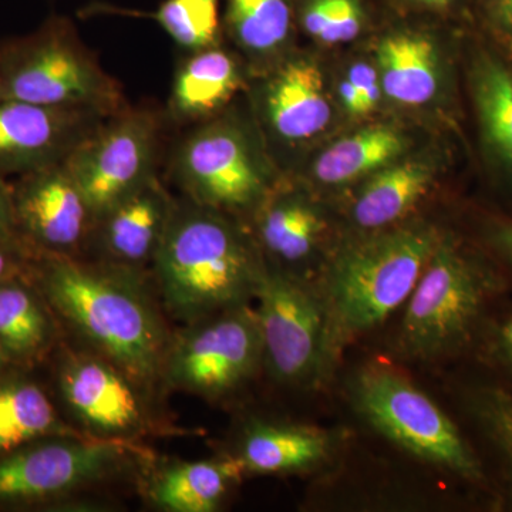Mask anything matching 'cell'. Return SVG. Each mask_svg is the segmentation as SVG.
Wrapping results in <instances>:
<instances>
[{
	"instance_id": "obj_38",
	"label": "cell",
	"mask_w": 512,
	"mask_h": 512,
	"mask_svg": "<svg viewBox=\"0 0 512 512\" xmlns=\"http://www.w3.org/2000/svg\"><path fill=\"white\" fill-rule=\"evenodd\" d=\"M498 15L504 23L512 26V0H498Z\"/></svg>"
},
{
	"instance_id": "obj_14",
	"label": "cell",
	"mask_w": 512,
	"mask_h": 512,
	"mask_svg": "<svg viewBox=\"0 0 512 512\" xmlns=\"http://www.w3.org/2000/svg\"><path fill=\"white\" fill-rule=\"evenodd\" d=\"M137 386L97 353L70 356L60 372L64 402L97 439L126 441L146 430V407Z\"/></svg>"
},
{
	"instance_id": "obj_6",
	"label": "cell",
	"mask_w": 512,
	"mask_h": 512,
	"mask_svg": "<svg viewBox=\"0 0 512 512\" xmlns=\"http://www.w3.org/2000/svg\"><path fill=\"white\" fill-rule=\"evenodd\" d=\"M164 110L131 106L101 121L64 161L82 190L94 221L158 175L165 156Z\"/></svg>"
},
{
	"instance_id": "obj_36",
	"label": "cell",
	"mask_w": 512,
	"mask_h": 512,
	"mask_svg": "<svg viewBox=\"0 0 512 512\" xmlns=\"http://www.w3.org/2000/svg\"><path fill=\"white\" fill-rule=\"evenodd\" d=\"M414 8L434 10V12H446L457 5L458 0H402Z\"/></svg>"
},
{
	"instance_id": "obj_15",
	"label": "cell",
	"mask_w": 512,
	"mask_h": 512,
	"mask_svg": "<svg viewBox=\"0 0 512 512\" xmlns=\"http://www.w3.org/2000/svg\"><path fill=\"white\" fill-rule=\"evenodd\" d=\"M175 204L161 178H154L94 221L86 251L103 264L143 275L153 265Z\"/></svg>"
},
{
	"instance_id": "obj_2",
	"label": "cell",
	"mask_w": 512,
	"mask_h": 512,
	"mask_svg": "<svg viewBox=\"0 0 512 512\" xmlns=\"http://www.w3.org/2000/svg\"><path fill=\"white\" fill-rule=\"evenodd\" d=\"M151 269L165 309L192 325L255 298L265 266L228 214L183 197Z\"/></svg>"
},
{
	"instance_id": "obj_10",
	"label": "cell",
	"mask_w": 512,
	"mask_h": 512,
	"mask_svg": "<svg viewBox=\"0 0 512 512\" xmlns=\"http://www.w3.org/2000/svg\"><path fill=\"white\" fill-rule=\"evenodd\" d=\"M255 299L258 301L262 360L284 383L318 376L328 362V322L323 299L284 272L265 268Z\"/></svg>"
},
{
	"instance_id": "obj_7",
	"label": "cell",
	"mask_w": 512,
	"mask_h": 512,
	"mask_svg": "<svg viewBox=\"0 0 512 512\" xmlns=\"http://www.w3.org/2000/svg\"><path fill=\"white\" fill-rule=\"evenodd\" d=\"M357 412L376 431L421 460L466 478L483 477L456 424L426 393L387 369H367L353 384Z\"/></svg>"
},
{
	"instance_id": "obj_22",
	"label": "cell",
	"mask_w": 512,
	"mask_h": 512,
	"mask_svg": "<svg viewBox=\"0 0 512 512\" xmlns=\"http://www.w3.org/2000/svg\"><path fill=\"white\" fill-rule=\"evenodd\" d=\"M323 231L325 221L318 210L291 192H272L255 212L259 247L286 264L308 259Z\"/></svg>"
},
{
	"instance_id": "obj_18",
	"label": "cell",
	"mask_w": 512,
	"mask_h": 512,
	"mask_svg": "<svg viewBox=\"0 0 512 512\" xmlns=\"http://www.w3.org/2000/svg\"><path fill=\"white\" fill-rule=\"evenodd\" d=\"M247 473L239 457L174 464L150 485V498L160 510L212 512Z\"/></svg>"
},
{
	"instance_id": "obj_17",
	"label": "cell",
	"mask_w": 512,
	"mask_h": 512,
	"mask_svg": "<svg viewBox=\"0 0 512 512\" xmlns=\"http://www.w3.org/2000/svg\"><path fill=\"white\" fill-rule=\"evenodd\" d=\"M244 84L237 57L221 45L185 53L175 70L165 119L175 128L210 120L227 109Z\"/></svg>"
},
{
	"instance_id": "obj_33",
	"label": "cell",
	"mask_w": 512,
	"mask_h": 512,
	"mask_svg": "<svg viewBox=\"0 0 512 512\" xmlns=\"http://www.w3.org/2000/svg\"><path fill=\"white\" fill-rule=\"evenodd\" d=\"M339 96L343 101V106H345V109L348 110L349 113L355 114V116L365 114V111H363L362 97H360L356 87L353 86L348 79L343 80V82L339 84Z\"/></svg>"
},
{
	"instance_id": "obj_34",
	"label": "cell",
	"mask_w": 512,
	"mask_h": 512,
	"mask_svg": "<svg viewBox=\"0 0 512 512\" xmlns=\"http://www.w3.org/2000/svg\"><path fill=\"white\" fill-rule=\"evenodd\" d=\"M19 241L0 239V281L12 271L15 266V245Z\"/></svg>"
},
{
	"instance_id": "obj_30",
	"label": "cell",
	"mask_w": 512,
	"mask_h": 512,
	"mask_svg": "<svg viewBox=\"0 0 512 512\" xmlns=\"http://www.w3.org/2000/svg\"><path fill=\"white\" fill-rule=\"evenodd\" d=\"M478 413L491 437L503 450L512 471V399L507 394H484L478 403Z\"/></svg>"
},
{
	"instance_id": "obj_24",
	"label": "cell",
	"mask_w": 512,
	"mask_h": 512,
	"mask_svg": "<svg viewBox=\"0 0 512 512\" xmlns=\"http://www.w3.org/2000/svg\"><path fill=\"white\" fill-rule=\"evenodd\" d=\"M406 138L396 128L373 126L332 144L316 158L313 178L326 185H342L376 173L402 156Z\"/></svg>"
},
{
	"instance_id": "obj_25",
	"label": "cell",
	"mask_w": 512,
	"mask_h": 512,
	"mask_svg": "<svg viewBox=\"0 0 512 512\" xmlns=\"http://www.w3.org/2000/svg\"><path fill=\"white\" fill-rule=\"evenodd\" d=\"M73 436L60 423L45 393L32 383L0 386V453H8L40 437Z\"/></svg>"
},
{
	"instance_id": "obj_37",
	"label": "cell",
	"mask_w": 512,
	"mask_h": 512,
	"mask_svg": "<svg viewBox=\"0 0 512 512\" xmlns=\"http://www.w3.org/2000/svg\"><path fill=\"white\" fill-rule=\"evenodd\" d=\"M495 241L512 258V222L495 229Z\"/></svg>"
},
{
	"instance_id": "obj_13",
	"label": "cell",
	"mask_w": 512,
	"mask_h": 512,
	"mask_svg": "<svg viewBox=\"0 0 512 512\" xmlns=\"http://www.w3.org/2000/svg\"><path fill=\"white\" fill-rule=\"evenodd\" d=\"M97 111L0 100V175H25L64 163L106 119Z\"/></svg>"
},
{
	"instance_id": "obj_27",
	"label": "cell",
	"mask_w": 512,
	"mask_h": 512,
	"mask_svg": "<svg viewBox=\"0 0 512 512\" xmlns=\"http://www.w3.org/2000/svg\"><path fill=\"white\" fill-rule=\"evenodd\" d=\"M474 93L485 137L512 170V73L488 57L478 60Z\"/></svg>"
},
{
	"instance_id": "obj_5",
	"label": "cell",
	"mask_w": 512,
	"mask_h": 512,
	"mask_svg": "<svg viewBox=\"0 0 512 512\" xmlns=\"http://www.w3.org/2000/svg\"><path fill=\"white\" fill-rule=\"evenodd\" d=\"M167 165L183 197L224 214H255L274 192L264 150L234 114L224 111L185 128L168 150Z\"/></svg>"
},
{
	"instance_id": "obj_19",
	"label": "cell",
	"mask_w": 512,
	"mask_h": 512,
	"mask_svg": "<svg viewBox=\"0 0 512 512\" xmlns=\"http://www.w3.org/2000/svg\"><path fill=\"white\" fill-rule=\"evenodd\" d=\"M383 94L404 106H423L439 89V57L429 36L400 30L377 49Z\"/></svg>"
},
{
	"instance_id": "obj_12",
	"label": "cell",
	"mask_w": 512,
	"mask_h": 512,
	"mask_svg": "<svg viewBox=\"0 0 512 512\" xmlns=\"http://www.w3.org/2000/svg\"><path fill=\"white\" fill-rule=\"evenodd\" d=\"M16 231L45 255L86 252L94 215L64 163L20 175L12 185Z\"/></svg>"
},
{
	"instance_id": "obj_4",
	"label": "cell",
	"mask_w": 512,
	"mask_h": 512,
	"mask_svg": "<svg viewBox=\"0 0 512 512\" xmlns=\"http://www.w3.org/2000/svg\"><path fill=\"white\" fill-rule=\"evenodd\" d=\"M0 100L106 116L130 104L119 80L62 15L49 16L26 35L0 39Z\"/></svg>"
},
{
	"instance_id": "obj_35",
	"label": "cell",
	"mask_w": 512,
	"mask_h": 512,
	"mask_svg": "<svg viewBox=\"0 0 512 512\" xmlns=\"http://www.w3.org/2000/svg\"><path fill=\"white\" fill-rule=\"evenodd\" d=\"M498 348L501 355L507 360L508 365L512 367V318L508 319L498 333Z\"/></svg>"
},
{
	"instance_id": "obj_9",
	"label": "cell",
	"mask_w": 512,
	"mask_h": 512,
	"mask_svg": "<svg viewBox=\"0 0 512 512\" xmlns=\"http://www.w3.org/2000/svg\"><path fill=\"white\" fill-rule=\"evenodd\" d=\"M262 357L258 316L242 305L192 323L171 342L163 380L185 392L220 396L247 380Z\"/></svg>"
},
{
	"instance_id": "obj_8",
	"label": "cell",
	"mask_w": 512,
	"mask_h": 512,
	"mask_svg": "<svg viewBox=\"0 0 512 512\" xmlns=\"http://www.w3.org/2000/svg\"><path fill=\"white\" fill-rule=\"evenodd\" d=\"M491 279L450 238L440 237L407 299L400 348L429 359L467 339L491 292Z\"/></svg>"
},
{
	"instance_id": "obj_1",
	"label": "cell",
	"mask_w": 512,
	"mask_h": 512,
	"mask_svg": "<svg viewBox=\"0 0 512 512\" xmlns=\"http://www.w3.org/2000/svg\"><path fill=\"white\" fill-rule=\"evenodd\" d=\"M43 256L47 296L94 353L140 386L163 379L171 342L143 275L80 256Z\"/></svg>"
},
{
	"instance_id": "obj_29",
	"label": "cell",
	"mask_w": 512,
	"mask_h": 512,
	"mask_svg": "<svg viewBox=\"0 0 512 512\" xmlns=\"http://www.w3.org/2000/svg\"><path fill=\"white\" fill-rule=\"evenodd\" d=\"M299 19L305 32L326 45L355 40L365 26L362 0H301Z\"/></svg>"
},
{
	"instance_id": "obj_20",
	"label": "cell",
	"mask_w": 512,
	"mask_h": 512,
	"mask_svg": "<svg viewBox=\"0 0 512 512\" xmlns=\"http://www.w3.org/2000/svg\"><path fill=\"white\" fill-rule=\"evenodd\" d=\"M332 440L323 431L256 423L245 433L239 460L247 473L285 474L309 470L329 457Z\"/></svg>"
},
{
	"instance_id": "obj_21",
	"label": "cell",
	"mask_w": 512,
	"mask_h": 512,
	"mask_svg": "<svg viewBox=\"0 0 512 512\" xmlns=\"http://www.w3.org/2000/svg\"><path fill=\"white\" fill-rule=\"evenodd\" d=\"M436 170L421 160L389 164L367 181L352 207L357 227L383 229L406 217L429 192Z\"/></svg>"
},
{
	"instance_id": "obj_11",
	"label": "cell",
	"mask_w": 512,
	"mask_h": 512,
	"mask_svg": "<svg viewBox=\"0 0 512 512\" xmlns=\"http://www.w3.org/2000/svg\"><path fill=\"white\" fill-rule=\"evenodd\" d=\"M124 440L63 436L0 461V501H30L69 494L120 473L133 460Z\"/></svg>"
},
{
	"instance_id": "obj_23",
	"label": "cell",
	"mask_w": 512,
	"mask_h": 512,
	"mask_svg": "<svg viewBox=\"0 0 512 512\" xmlns=\"http://www.w3.org/2000/svg\"><path fill=\"white\" fill-rule=\"evenodd\" d=\"M224 2L222 26L229 39L254 62L268 63L269 69L276 66L279 63L276 59L291 40L296 0Z\"/></svg>"
},
{
	"instance_id": "obj_26",
	"label": "cell",
	"mask_w": 512,
	"mask_h": 512,
	"mask_svg": "<svg viewBox=\"0 0 512 512\" xmlns=\"http://www.w3.org/2000/svg\"><path fill=\"white\" fill-rule=\"evenodd\" d=\"M96 10L156 20L184 53L221 45L220 0H164L157 10L146 13L101 5Z\"/></svg>"
},
{
	"instance_id": "obj_32",
	"label": "cell",
	"mask_w": 512,
	"mask_h": 512,
	"mask_svg": "<svg viewBox=\"0 0 512 512\" xmlns=\"http://www.w3.org/2000/svg\"><path fill=\"white\" fill-rule=\"evenodd\" d=\"M0 239L19 241L16 231L15 212H13L12 185L0 175Z\"/></svg>"
},
{
	"instance_id": "obj_31",
	"label": "cell",
	"mask_w": 512,
	"mask_h": 512,
	"mask_svg": "<svg viewBox=\"0 0 512 512\" xmlns=\"http://www.w3.org/2000/svg\"><path fill=\"white\" fill-rule=\"evenodd\" d=\"M348 80L362 97L365 114L375 110L383 94L379 72L375 67L367 63H356L355 66L350 67Z\"/></svg>"
},
{
	"instance_id": "obj_16",
	"label": "cell",
	"mask_w": 512,
	"mask_h": 512,
	"mask_svg": "<svg viewBox=\"0 0 512 512\" xmlns=\"http://www.w3.org/2000/svg\"><path fill=\"white\" fill-rule=\"evenodd\" d=\"M322 73L305 59H285L255 90L259 120L275 140L298 144L318 136L332 119Z\"/></svg>"
},
{
	"instance_id": "obj_28",
	"label": "cell",
	"mask_w": 512,
	"mask_h": 512,
	"mask_svg": "<svg viewBox=\"0 0 512 512\" xmlns=\"http://www.w3.org/2000/svg\"><path fill=\"white\" fill-rule=\"evenodd\" d=\"M49 322L39 303L18 285L0 286V345L18 356L42 349Z\"/></svg>"
},
{
	"instance_id": "obj_3",
	"label": "cell",
	"mask_w": 512,
	"mask_h": 512,
	"mask_svg": "<svg viewBox=\"0 0 512 512\" xmlns=\"http://www.w3.org/2000/svg\"><path fill=\"white\" fill-rule=\"evenodd\" d=\"M439 239L436 229L416 222L379 232L340 252L323 298L329 357L407 302Z\"/></svg>"
}]
</instances>
